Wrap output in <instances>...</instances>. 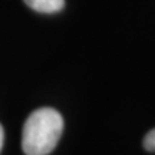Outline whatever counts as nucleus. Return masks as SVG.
Returning a JSON list of instances; mask_svg holds the SVG:
<instances>
[{"label": "nucleus", "mask_w": 155, "mask_h": 155, "mask_svg": "<svg viewBox=\"0 0 155 155\" xmlns=\"http://www.w3.org/2000/svg\"><path fill=\"white\" fill-rule=\"evenodd\" d=\"M63 132V118L53 108H39L25 122L22 148L26 155H48Z\"/></svg>", "instance_id": "obj_1"}, {"label": "nucleus", "mask_w": 155, "mask_h": 155, "mask_svg": "<svg viewBox=\"0 0 155 155\" xmlns=\"http://www.w3.org/2000/svg\"><path fill=\"white\" fill-rule=\"evenodd\" d=\"M26 5L39 13H56L65 7V0H23Z\"/></svg>", "instance_id": "obj_2"}, {"label": "nucleus", "mask_w": 155, "mask_h": 155, "mask_svg": "<svg viewBox=\"0 0 155 155\" xmlns=\"http://www.w3.org/2000/svg\"><path fill=\"white\" fill-rule=\"evenodd\" d=\"M144 147L145 150L155 152V128L151 129L150 132L147 134V137L144 138Z\"/></svg>", "instance_id": "obj_3"}, {"label": "nucleus", "mask_w": 155, "mask_h": 155, "mask_svg": "<svg viewBox=\"0 0 155 155\" xmlns=\"http://www.w3.org/2000/svg\"><path fill=\"white\" fill-rule=\"evenodd\" d=\"M3 139H5V132H3V127L0 125V150L3 147Z\"/></svg>", "instance_id": "obj_4"}]
</instances>
